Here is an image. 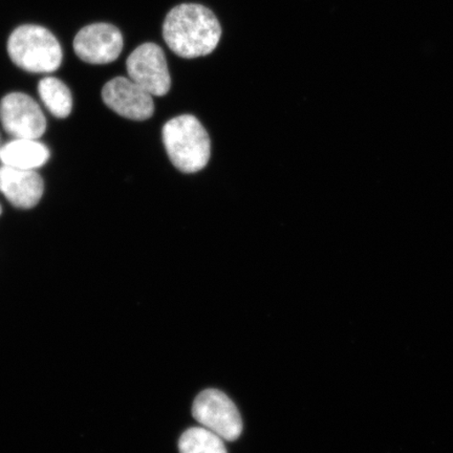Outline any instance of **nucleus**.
Listing matches in <instances>:
<instances>
[{
    "instance_id": "8",
    "label": "nucleus",
    "mask_w": 453,
    "mask_h": 453,
    "mask_svg": "<svg viewBox=\"0 0 453 453\" xmlns=\"http://www.w3.org/2000/svg\"><path fill=\"white\" fill-rule=\"evenodd\" d=\"M102 99L118 115L134 121H144L154 115L152 96L129 77L111 79L102 89Z\"/></svg>"
},
{
    "instance_id": "10",
    "label": "nucleus",
    "mask_w": 453,
    "mask_h": 453,
    "mask_svg": "<svg viewBox=\"0 0 453 453\" xmlns=\"http://www.w3.org/2000/svg\"><path fill=\"white\" fill-rule=\"evenodd\" d=\"M50 150L35 139H13L0 147L3 165L24 170L42 167L50 158Z\"/></svg>"
},
{
    "instance_id": "9",
    "label": "nucleus",
    "mask_w": 453,
    "mask_h": 453,
    "mask_svg": "<svg viewBox=\"0 0 453 453\" xmlns=\"http://www.w3.org/2000/svg\"><path fill=\"white\" fill-rule=\"evenodd\" d=\"M43 191V180L35 170L0 167V192L14 207H35L41 202Z\"/></svg>"
},
{
    "instance_id": "11",
    "label": "nucleus",
    "mask_w": 453,
    "mask_h": 453,
    "mask_svg": "<svg viewBox=\"0 0 453 453\" xmlns=\"http://www.w3.org/2000/svg\"><path fill=\"white\" fill-rule=\"evenodd\" d=\"M38 93L48 111L56 118L65 119L71 115L73 96L69 88L60 79L45 77L39 81Z\"/></svg>"
},
{
    "instance_id": "3",
    "label": "nucleus",
    "mask_w": 453,
    "mask_h": 453,
    "mask_svg": "<svg viewBox=\"0 0 453 453\" xmlns=\"http://www.w3.org/2000/svg\"><path fill=\"white\" fill-rule=\"evenodd\" d=\"M8 53L20 69L36 73L58 70L64 58L58 39L48 28L36 25L15 28L8 41Z\"/></svg>"
},
{
    "instance_id": "2",
    "label": "nucleus",
    "mask_w": 453,
    "mask_h": 453,
    "mask_svg": "<svg viewBox=\"0 0 453 453\" xmlns=\"http://www.w3.org/2000/svg\"><path fill=\"white\" fill-rule=\"evenodd\" d=\"M163 142L170 161L184 173L200 172L211 158V139L194 116H179L168 121L163 127Z\"/></svg>"
},
{
    "instance_id": "4",
    "label": "nucleus",
    "mask_w": 453,
    "mask_h": 453,
    "mask_svg": "<svg viewBox=\"0 0 453 453\" xmlns=\"http://www.w3.org/2000/svg\"><path fill=\"white\" fill-rule=\"evenodd\" d=\"M196 420L225 441L241 437L242 421L239 410L228 395L218 389H207L198 395L192 406Z\"/></svg>"
},
{
    "instance_id": "12",
    "label": "nucleus",
    "mask_w": 453,
    "mask_h": 453,
    "mask_svg": "<svg viewBox=\"0 0 453 453\" xmlns=\"http://www.w3.org/2000/svg\"><path fill=\"white\" fill-rule=\"evenodd\" d=\"M180 453H226L224 440L205 427H192L179 441Z\"/></svg>"
},
{
    "instance_id": "7",
    "label": "nucleus",
    "mask_w": 453,
    "mask_h": 453,
    "mask_svg": "<svg viewBox=\"0 0 453 453\" xmlns=\"http://www.w3.org/2000/svg\"><path fill=\"white\" fill-rule=\"evenodd\" d=\"M123 36L119 28L105 22L81 28L73 39V50L89 65H107L118 59L123 50Z\"/></svg>"
},
{
    "instance_id": "5",
    "label": "nucleus",
    "mask_w": 453,
    "mask_h": 453,
    "mask_svg": "<svg viewBox=\"0 0 453 453\" xmlns=\"http://www.w3.org/2000/svg\"><path fill=\"white\" fill-rule=\"evenodd\" d=\"M128 77L151 96L162 97L172 87L165 53L156 43L141 44L127 60Z\"/></svg>"
},
{
    "instance_id": "6",
    "label": "nucleus",
    "mask_w": 453,
    "mask_h": 453,
    "mask_svg": "<svg viewBox=\"0 0 453 453\" xmlns=\"http://www.w3.org/2000/svg\"><path fill=\"white\" fill-rule=\"evenodd\" d=\"M0 122L14 139L38 140L47 130L41 106L24 93L9 94L0 101Z\"/></svg>"
},
{
    "instance_id": "13",
    "label": "nucleus",
    "mask_w": 453,
    "mask_h": 453,
    "mask_svg": "<svg viewBox=\"0 0 453 453\" xmlns=\"http://www.w3.org/2000/svg\"><path fill=\"white\" fill-rule=\"evenodd\" d=\"M3 211H2V206H0V214H2Z\"/></svg>"
},
{
    "instance_id": "1",
    "label": "nucleus",
    "mask_w": 453,
    "mask_h": 453,
    "mask_svg": "<svg viewBox=\"0 0 453 453\" xmlns=\"http://www.w3.org/2000/svg\"><path fill=\"white\" fill-rule=\"evenodd\" d=\"M222 37L217 16L198 4H182L170 10L163 24V38L174 54L186 59L211 54Z\"/></svg>"
}]
</instances>
